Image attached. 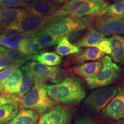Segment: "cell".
<instances>
[{
  "instance_id": "cell-18",
  "label": "cell",
  "mask_w": 124,
  "mask_h": 124,
  "mask_svg": "<svg viewBox=\"0 0 124 124\" xmlns=\"http://www.w3.org/2000/svg\"><path fill=\"white\" fill-rule=\"evenodd\" d=\"M39 114L31 109L21 108L13 120L7 124H37Z\"/></svg>"
},
{
  "instance_id": "cell-34",
  "label": "cell",
  "mask_w": 124,
  "mask_h": 124,
  "mask_svg": "<svg viewBox=\"0 0 124 124\" xmlns=\"http://www.w3.org/2000/svg\"><path fill=\"white\" fill-rule=\"evenodd\" d=\"M19 65L16 63H14L12 60H9L8 58H6L5 56L0 54V71L5 70L7 68L10 67L11 66ZM20 66V65H19Z\"/></svg>"
},
{
  "instance_id": "cell-27",
  "label": "cell",
  "mask_w": 124,
  "mask_h": 124,
  "mask_svg": "<svg viewBox=\"0 0 124 124\" xmlns=\"http://www.w3.org/2000/svg\"><path fill=\"white\" fill-rule=\"evenodd\" d=\"M20 99L18 95H12L3 93L0 94V108L6 105L19 104Z\"/></svg>"
},
{
  "instance_id": "cell-8",
  "label": "cell",
  "mask_w": 124,
  "mask_h": 124,
  "mask_svg": "<svg viewBox=\"0 0 124 124\" xmlns=\"http://www.w3.org/2000/svg\"><path fill=\"white\" fill-rule=\"evenodd\" d=\"M59 17L55 13L46 16H37L27 14L16 24L22 33L31 35L38 33L48 25L56 20Z\"/></svg>"
},
{
  "instance_id": "cell-3",
  "label": "cell",
  "mask_w": 124,
  "mask_h": 124,
  "mask_svg": "<svg viewBox=\"0 0 124 124\" xmlns=\"http://www.w3.org/2000/svg\"><path fill=\"white\" fill-rule=\"evenodd\" d=\"M107 5L106 0H70L60 7L55 14L60 17H93L98 15Z\"/></svg>"
},
{
  "instance_id": "cell-37",
  "label": "cell",
  "mask_w": 124,
  "mask_h": 124,
  "mask_svg": "<svg viewBox=\"0 0 124 124\" xmlns=\"http://www.w3.org/2000/svg\"><path fill=\"white\" fill-rule=\"evenodd\" d=\"M20 44V50L21 52L26 54V55H31L30 51V46H29V40L23 41L22 43H19Z\"/></svg>"
},
{
  "instance_id": "cell-38",
  "label": "cell",
  "mask_w": 124,
  "mask_h": 124,
  "mask_svg": "<svg viewBox=\"0 0 124 124\" xmlns=\"http://www.w3.org/2000/svg\"><path fill=\"white\" fill-rule=\"evenodd\" d=\"M48 1L53 2V3H54V4L59 5V4H63V3L66 2H67L68 0H48Z\"/></svg>"
},
{
  "instance_id": "cell-10",
  "label": "cell",
  "mask_w": 124,
  "mask_h": 124,
  "mask_svg": "<svg viewBox=\"0 0 124 124\" xmlns=\"http://www.w3.org/2000/svg\"><path fill=\"white\" fill-rule=\"evenodd\" d=\"M95 28L105 36L124 34V20H116L100 16L95 23Z\"/></svg>"
},
{
  "instance_id": "cell-23",
  "label": "cell",
  "mask_w": 124,
  "mask_h": 124,
  "mask_svg": "<svg viewBox=\"0 0 124 124\" xmlns=\"http://www.w3.org/2000/svg\"><path fill=\"white\" fill-rule=\"evenodd\" d=\"M21 70L22 71L23 77L20 91L18 94V97L20 98L24 96L31 90V87L34 82L33 74L26 65L21 67Z\"/></svg>"
},
{
  "instance_id": "cell-9",
  "label": "cell",
  "mask_w": 124,
  "mask_h": 124,
  "mask_svg": "<svg viewBox=\"0 0 124 124\" xmlns=\"http://www.w3.org/2000/svg\"><path fill=\"white\" fill-rule=\"evenodd\" d=\"M72 113L69 108L55 105L43 114L37 124H69Z\"/></svg>"
},
{
  "instance_id": "cell-31",
  "label": "cell",
  "mask_w": 124,
  "mask_h": 124,
  "mask_svg": "<svg viewBox=\"0 0 124 124\" xmlns=\"http://www.w3.org/2000/svg\"><path fill=\"white\" fill-rule=\"evenodd\" d=\"M21 33H22L21 31L18 28L16 23H15L5 28V30L3 31L2 33L0 35V36L2 37V38L10 39V37Z\"/></svg>"
},
{
  "instance_id": "cell-16",
  "label": "cell",
  "mask_w": 124,
  "mask_h": 124,
  "mask_svg": "<svg viewBox=\"0 0 124 124\" xmlns=\"http://www.w3.org/2000/svg\"><path fill=\"white\" fill-rule=\"evenodd\" d=\"M105 39V36L95 30L90 28L87 33L76 43V46L80 48H97L98 45Z\"/></svg>"
},
{
  "instance_id": "cell-6",
  "label": "cell",
  "mask_w": 124,
  "mask_h": 124,
  "mask_svg": "<svg viewBox=\"0 0 124 124\" xmlns=\"http://www.w3.org/2000/svg\"><path fill=\"white\" fill-rule=\"evenodd\" d=\"M117 93V88L112 86L97 89L89 94L85 100L88 108L95 113H100L106 108Z\"/></svg>"
},
{
  "instance_id": "cell-28",
  "label": "cell",
  "mask_w": 124,
  "mask_h": 124,
  "mask_svg": "<svg viewBox=\"0 0 124 124\" xmlns=\"http://www.w3.org/2000/svg\"><path fill=\"white\" fill-rule=\"evenodd\" d=\"M20 66H19V65L11 66L0 71V89L3 91H4V85L5 84V82H7L8 79L16 70L17 69H19Z\"/></svg>"
},
{
  "instance_id": "cell-41",
  "label": "cell",
  "mask_w": 124,
  "mask_h": 124,
  "mask_svg": "<svg viewBox=\"0 0 124 124\" xmlns=\"http://www.w3.org/2000/svg\"><path fill=\"white\" fill-rule=\"evenodd\" d=\"M4 93V91H3L2 90L0 89V94H2V93Z\"/></svg>"
},
{
  "instance_id": "cell-15",
  "label": "cell",
  "mask_w": 124,
  "mask_h": 124,
  "mask_svg": "<svg viewBox=\"0 0 124 124\" xmlns=\"http://www.w3.org/2000/svg\"><path fill=\"white\" fill-rule=\"evenodd\" d=\"M111 49V59L116 63H124V38L114 35L108 39Z\"/></svg>"
},
{
  "instance_id": "cell-13",
  "label": "cell",
  "mask_w": 124,
  "mask_h": 124,
  "mask_svg": "<svg viewBox=\"0 0 124 124\" xmlns=\"http://www.w3.org/2000/svg\"><path fill=\"white\" fill-rule=\"evenodd\" d=\"M27 14L25 9L0 7V27L7 28Z\"/></svg>"
},
{
  "instance_id": "cell-24",
  "label": "cell",
  "mask_w": 124,
  "mask_h": 124,
  "mask_svg": "<svg viewBox=\"0 0 124 124\" xmlns=\"http://www.w3.org/2000/svg\"><path fill=\"white\" fill-rule=\"evenodd\" d=\"M30 37H33L37 42L44 47L58 45L63 38L53 36L43 31H40L38 33L31 35Z\"/></svg>"
},
{
  "instance_id": "cell-19",
  "label": "cell",
  "mask_w": 124,
  "mask_h": 124,
  "mask_svg": "<svg viewBox=\"0 0 124 124\" xmlns=\"http://www.w3.org/2000/svg\"><path fill=\"white\" fill-rule=\"evenodd\" d=\"M98 15L113 19L124 20V0L107 5L101 10Z\"/></svg>"
},
{
  "instance_id": "cell-21",
  "label": "cell",
  "mask_w": 124,
  "mask_h": 124,
  "mask_svg": "<svg viewBox=\"0 0 124 124\" xmlns=\"http://www.w3.org/2000/svg\"><path fill=\"white\" fill-rule=\"evenodd\" d=\"M32 59L40 64L51 67L58 66L62 62L61 56L54 52H44L36 54L33 56Z\"/></svg>"
},
{
  "instance_id": "cell-22",
  "label": "cell",
  "mask_w": 124,
  "mask_h": 124,
  "mask_svg": "<svg viewBox=\"0 0 124 124\" xmlns=\"http://www.w3.org/2000/svg\"><path fill=\"white\" fill-rule=\"evenodd\" d=\"M0 54L20 66L32 59L33 57L32 55H26L19 51L12 50L1 46H0Z\"/></svg>"
},
{
  "instance_id": "cell-7",
  "label": "cell",
  "mask_w": 124,
  "mask_h": 124,
  "mask_svg": "<svg viewBox=\"0 0 124 124\" xmlns=\"http://www.w3.org/2000/svg\"><path fill=\"white\" fill-rule=\"evenodd\" d=\"M34 77V80L44 82L58 83L62 81L64 72L59 67H51L36 62H30L25 64Z\"/></svg>"
},
{
  "instance_id": "cell-5",
  "label": "cell",
  "mask_w": 124,
  "mask_h": 124,
  "mask_svg": "<svg viewBox=\"0 0 124 124\" xmlns=\"http://www.w3.org/2000/svg\"><path fill=\"white\" fill-rule=\"evenodd\" d=\"M102 69L95 78L86 79L87 85L90 89H94L106 87L113 83L120 74V67L114 63L108 56H105L101 59Z\"/></svg>"
},
{
  "instance_id": "cell-17",
  "label": "cell",
  "mask_w": 124,
  "mask_h": 124,
  "mask_svg": "<svg viewBox=\"0 0 124 124\" xmlns=\"http://www.w3.org/2000/svg\"><path fill=\"white\" fill-rule=\"evenodd\" d=\"M22 77L21 70L17 69L5 82L4 93L12 95H18L21 86Z\"/></svg>"
},
{
  "instance_id": "cell-36",
  "label": "cell",
  "mask_w": 124,
  "mask_h": 124,
  "mask_svg": "<svg viewBox=\"0 0 124 124\" xmlns=\"http://www.w3.org/2000/svg\"><path fill=\"white\" fill-rule=\"evenodd\" d=\"M74 124H101L89 117L79 118L75 120Z\"/></svg>"
},
{
  "instance_id": "cell-42",
  "label": "cell",
  "mask_w": 124,
  "mask_h": 124,
  "mask_svg": "<svg viewBox=\"0 0 124 124\" xmlns=\"http://www.w3.org/2000/svg\"><path fill=\"white\" fill-rule=\"evenodd\" d=\"M1 32H2V29H1V28H0V33H1Z\"/></svg>"
},
{
  "instance_id": "cell-20",
  "label": "cell",
  "mask_w": 124,
  "mask_h": 124,
  "mask_svg": "<svg viewBox=\"0 0 124 124\" xmlns=\"http://www.w3.org/2000/svg\"><path fill=\"white\" fill-rule=\"evenodd\" d=\"M56 53L60 56L79 54L82 53V49L76 45H74L70 41L69 36L63 37L59 44L56 46Z\"/></svg>"
},
{
  "instance_id": "cell-12",
  "label": "cell",
  "mask_w": 124,
  "mask_h": 124,
  "mask_svg": "<svg viewBox=\"0 0 124 124\" xmlns=\"http://www.w3.org/2000/svg\"><path fill=\"white\" fill-rule=\"evenodd\" d=\"M60 8L59 5L48 0H33L27 3L25 9L29 15L46 16L55 13Z\"/></svg>"
},
{
  "instance_id": "cell-32",
  "label": "cell",
  "mask_w": 124,
  "mask_h": 124,
  "mask_svg": "<svg viewBox=\"0 0 124 124\" xmlns=\"http://www.w3.org/2000/svg\"><path fill=\"white\" fill-rule=\"evenodd\" d=\"M97 48L105 54H111V49L108 39H104L100 41L97 46Z\"/></svg>"
},
{
  "instance_id": "cell-39",
  "label": "cell",
  "mask_w": 124,
  "mask_h": 124,
  "mask_svg": "<svg viewBox=\"0 0 124 124\" xmlns=\"http://www.w3.org/2000/svg\"><path fill=\"white\" fill-rule=\"evenodd\" d=\"M23 1H24V2H25V3H28L29 2H31V1H33V0H23Z\"/></svg>"
},
{
  "instance_id": "cell-14",
  "label": "cell",
  "mask_w": 124,
  "mask_h": 124,
  "mask_svg": "<svg viewBox=\"0 0 124 124\" xmlns=\"http://www.w3.org/2000/svg\"><path fill=\"white\" fill-rule=\"evenodd\" d=\"M102 63L100 61L85 63L74 68L75 74L80 76L85 80L95 78L102 69Z\"/></svg>"
},
{
  "instance_id": "cell-40",
  "label": "cell",
  "mask_w": 124,
  "mask_h": 124,
  "mask_svg": "<svg viewBox=\"0 0 124 124\" xmlns=\"http://www.w3.org/2000/svg\"><path fill=\"white\" fill-rule=\"evenodd\" d=\"M118 124H124V120L121 121L120 122V123H118Z\"/></svg>"
},
{
  "instance_id": "cell-1",
  "label": "cell",
  "mask_w": 124,
  "mask_h": 124,
  "mask_svg": "<svg viewBox=\"0 0 124 124\" xmlns=\"http://www.w3.org/2000/svg\"><path fill=\"white\" fill-rule=\"evenodd\" d=\"M49 97L63 105L79 103L86 94L82 82L75 77H69L59 83L46 86Z\"/></svg>"
},
{
  "instance_id": "cell-2",
  "label": "cell",
  "mask_w": 124,
  "mask_h": 124,
  "mask_svg": "<svg viewBox=\"0 0 124 124\" xmlns=\"http://www.w3.org/2000/svg\"><path fill=\"white\" fill-rule=\"evenodd\" d=\"M46 83L34 80L32 89L21 98L19 105L24 108L31 109L42 116L56 105L55 101L49 97Z\"/></svg>"
},
{
  "instance_id": "cell-35",
  "label": "cell",
  "mask_w": 124,
  "mask_h": 124,
  "mask_svg": "<svg viewBox=\"0 0 124 124\" xmlns=\"http://www.w3.org/2000/svg\"><path fill=\"white\" fill-rule=\"evenodd\" d=\"M29 38H30V35H28V34L21 33L10 37V39L16 43H20L25 41V40H27Z\"/></svg>"
},
{
  "instance_id": "cell-33",
  "label": "cell",
  "mask_w": 124,
  "mask_h": 124,
  "mask_svg": "<svg viewBox=\"0 0 124 124\" xmlns=\"http://www.w3.org/2000/svg\"><path fill=\"white\" fill-rule=\"evenodd\" d=\"M29 42V46H30V51L31 54H38V52L41 50L44 46H41L39 43L37 42V41L33 37H30L28 39Z\"/></svg>"
},
{
  "instance_id": "cell-11",
  "label": "cell",
  "mask_w": 124,
  "mask_h": 124,
  "mask_svg": "<svg viewBox=\"0 0 124 124\" xmlns=\"http://www.w3.org/2000/svg\"><path fill=\"white\" fill-rule=\"evenodd\" d=\"M102 114L114 120H124V89L117 87V93L106 108Z\"/></svg>"
},
{
  "instance_id": "cell-4",
  "label": "cell",
  "mask_w": 124,
  "mask_h": 124,
  "mask_svg": "<svg viewBox=\"0 0 124 124\" xmlns=\"http://www.w3.org/2000/svg\"><path fill=\"white\" fill-rule=\"evenodd\" d=\"M94 24L93 17H59L41 31L58 37H64L78 31L90 29Z\"/></svg>"
},
{
  "instance_id": "cell-30",
  "label": "cell",
  "mask_w": 124,
  "mask_h": 124,
  "mask_svg": "<svg viewBox=\"0 0 124 124\" xmlns=\"http://www.w3.org/2000/svg\"><path fill=\"white\" fill-rule=\"evenodd\" d=\"M0 46L12 50H20V44L12 41L10 39L0 36Z\"/></svg>"
},
{
  "instance_id": "cell-29",
  "label": "cell",
  "mask_w": 124,
  "mask_h": 124,
  "mask_svg": "<svg viewBox=\"0 0 124 124\" xmlns=\"http://www.w3.org/2000/svg\"><path fill=\"white\" fill-rule=\"evenodd\" d=\"M27 7V3L23 0H0V7L3 8H24Z\"/></svg>"
},
{
  "instance_id": "cell-26",
  "label": "cell",
  "mask_w": 124,
  "mask_h": 124,
  "mask_svg": "<svg viewBox=\"0 0 124 124\" xmlns=\"http://www.w3.org/2000/svg\"><path fill=\"white\" fill-rule=\"evenodd\" d=\"M18 105H6L0 108V124L8 123L18 113Z\"/></svg>"
},
{
  "instance_id": "cell-25",
  "label": "cell",
  "mask_w": 124,
  "mask_h": 124,
  "mask_svg": "<svg viewBox=\"0 0 124 124\" xmlns=\"http://www.w3.org/2000/svg\"><path fill=\"white\" fill-rule=\"evenodd\" d=\"M105 56V54L97 48L91 47L85 49L80 55L75 57V59L79 63H83L87 61H93L101 59Z\"/></svg>"
}]
</instances>
